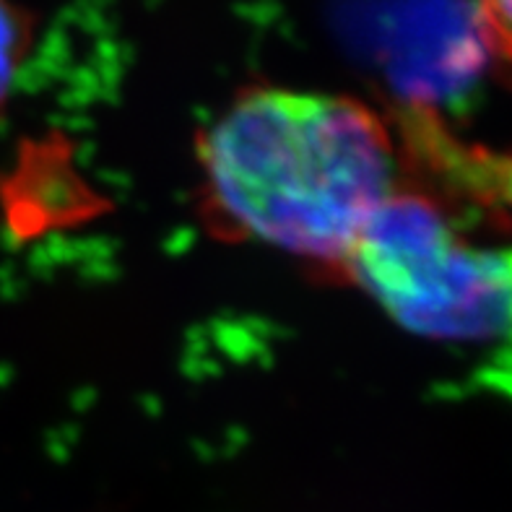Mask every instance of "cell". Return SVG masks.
I'll list each match as a JSON object with an SVG mask.
<instances>
[{
	"mask_svg": "<svg viewBox=\"0 0 512 512\" xmlns=\"http://www.w3.org/2000/svg\"><path fill=\"white\" fill-rule=\"evenodd\" d=\"M354 42L406 115H432L463 97L494 60L476 0H372Z\"/></svg>",
	"mask_w": 512,
	"mask_h": 512,
	"instance_id": "cell-3",
	"label": "cell"
},
{
	"mask_svg": "<svg viewBox=\"0 0 512 512\" xmlns=\"http://www.w3.org/2000/svg\"><path fill=\"white\" fill-rule=\"evenodd\" d=\"M448 164L453 175L466 177V182L484 190V195L502 203L512 214V154L510 156H476L463 154L458 146L450 151Z\"/></svg>",
	"mask_w": 512,
	"mask_h": 512,
	"instance_id": "cell-5",
	"label": "cell"
},
{
	"mask_svg": "<svg viewBox=\"0 0 512 512\" xmlns=\"http://www.w3.org/2000/svg\"><path fill=\"white\" fill-rule=\"evenodd\" d=\"M338 281L359 286L406 331L442 344L512 336V247L466 240L437 198L398 185Z\"/></svg>",
	"mask_w": 512,
	"mask_h": 512,
	"instance_id": "cell-2",
	"label": "cell"
},
{
	"mask_svg": "<svg viewBox=\"0 0 512 512\" xmlns=\"http://www.w3.org/2000/svg\"><path fill=\"white\" fill-rule=\"evenodd\" d=\"M476 6L492 55L512 68V0H476Z\"/></svg>",
	"mask_w": 512,
	"mask_h": 512,
	"instance_id": "cell-6",
	"label": "cell"
},
{
	"mask_svg": "<svg viewBox=\"0 0 512 512\" xmlns=\"http://www.w3.org/2000/svg\"><path fill=\"white\" fill-rule=\"evenodd\" d=\"M34 45L32 13L16 0H0V117L6 115Z\"/></svg>",
	"mask_w": 512,
	"mask_h": 512,
	"instance_id": "cell-4",
	"label": "cell"
},
{
	"mask_svg": "<svg viewBox=\"0 0 512 512\" xmlns=\"http://www.w3.org/2000/svg\"><path fill=\"white\" fill-rule=\"evenodd\" d=\"M198 208L214 237L258 242L338 281L398 180L393 130L362 99L240 91L195 141Z\"/></svg>",
	"mask_w": 512,
	"mask_h": 512,
	"instance_id": "cell-1",
	"label": "cell"
}]
</instances>
